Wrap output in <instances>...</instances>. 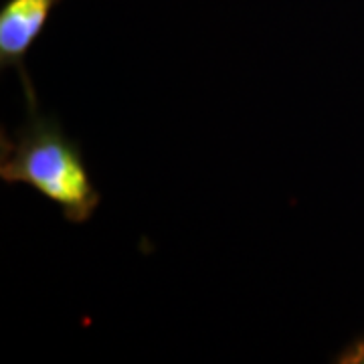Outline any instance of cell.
Returning <instances> with one entry per match:
<instances>
[{"mask_svg": "<svg viewBox=\"0 0 364 364\" xmlns=\"http://www.w3.org/2000/svg\"><path fill=\"white\" fill-rule=\"evenodd\" d=\"M0 178L31 186L71 225L90 223L102 203L77 140L67 136L59 117L39 109L28 112L13 136L0 132Z\"/></svg>", "mask_w": 364, "mask_h": 364, "instance_id": "obj_1", "label": "cell"}, {"mask_svg": "<svg viewBox=\"0 0 364 364\" xmlns=\"http://www.w3.org/2000/svg\"><path fill=\"white\" fill-rule=\"evenodd\" d=\"M63 0H4L0 6V71L14 69L21 77L26 109H39L26 55L41 39L55 9Z\"/></svg>", "mask_w": 364, "mask_h": 364, "instance_id": "obj_2", "label": "cell"}, {"mask_svg": "<svg viewBox=\"0 0 364 364\" xmlns=\"http://www.w3.org/2000/svg\"><path fill=\"white\" fill-rule=\"evenodd\" d=\"M334 363L338 364H363L364 363V336L352 340L350 344L344 346V350L340 352L334 358Z\"/></svg>", "mask_w": 364, "mask_h": 364, "instance_id": "obj_3", "label": "cell"}]
</instances>
